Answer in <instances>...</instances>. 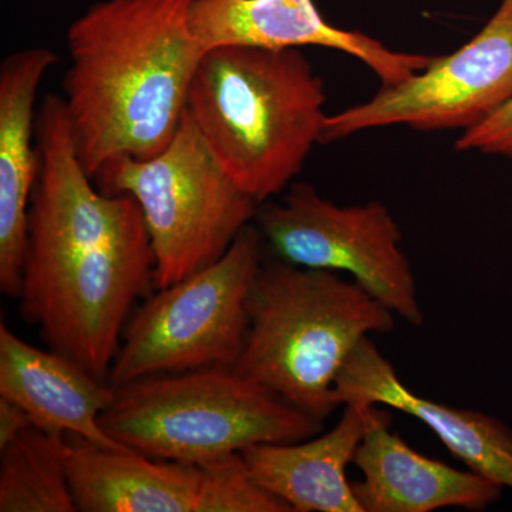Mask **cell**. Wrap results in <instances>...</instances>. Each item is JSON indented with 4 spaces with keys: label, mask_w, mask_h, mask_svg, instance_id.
<instances>
[{
    "label": "cell",
    "mask_w": 512,
    "mask_h": 512,
    "mask_svg": "<svg viewBox=\"0 0 512 512\" xmlns=\"http://www.w3.org/2000/svg\"><path fill=\"white\" fill-rule=\"evenodd\" d=\"M36 148L20 311L49 349L107 382L134 303L154 291L146 221L133 197L87 174L63 97L40 104Z\"/></svg>",
    "instance_id": "obj_1"
},
{
    "label": "cell",
    "mask_w": 512,
    "mask_h": 512,
    "mask_svg": "<svg viewBox=\"0 0 512 512\" xmlns=\"http://www.w3.org/2000/svg\"><path fill=\"white\" fill-rule=\"evenodd\" d=\"M192 2L100 0L67 30L63 100L90 177L117 158L154 157L173 140L205 53Z\"/></svg>",
    "instance_id": "obj_2"
},
{
    "label": "cell",
    "mask_w": 512,
    "mask_h": 512,
    "mask_svg": "<svg viewBox=\"0 0 512 512\" xmlns=\"http://www.w3.org/2000/svg\"><path fill=\"white\" fill-rule=\"evenodd\" d=\"M325 101L301 50L218 46L202 55L185 110L229 177L262 204L320 143Z\"/></svg>",
    "instance_id": "obj_3"
},
{
    "label": "cell",
    "mask_w": 512,
    "mask_h": 512,
    "mask_svg": "<svg viewBox=\"0 0 512 512\" xmlns=\"http://www.w3.org/2000/svg\"><path fill=\"white\" fill-rule=\"evenodd\" d=\"M248 316L234 369L322 421L339 407L336 380L357 346L396 318L352 279L282 259L259 269Z\"/></svg>",
    "instance_id": "obj_4"
},
{
    "label": "cell",
    "mask_w": 512,
    "mask_h": 512,
    "mask_svg": "<svg viewBox=\"0 0 512 512\" xmlns=\"http://www.w3.org/2000/svg\"><path fill=\"white\" fill-rule=\"evenodd\" d=\"M100 424L128 450L200 466L255 444L311 439L325 421L234 367H208L141 377L116 387Z\"/></svg>",
    "instance_id": "obj_5"
},
{
    "label": "cell",
    "mask_w": 512,
    "mask_h": 512,
    "mask_svg": "<svg viewBox=\"0 0 512 512\" xmlns=\"http://www.w3.org/2000/svg\"><path fill=\"white\" fill-rule=\"evenodd\" d=\"M93 180L104 194L137 201L156 256L154 291L217 262L258 212V202L229 177L187 110L156 156L117 158Z\"/></svg>",
    "instance_id": "obj_6"
},
{
    "label": "cell",
    "mask_w": 512,
    "mask_h": 512,
    "mask_svg": "<svg viewBox=\"0 0 512 512\" xmlns=\"http://www.w3.org/2000/svg\"><path fill=\"white\" fill-rule=\"evenodd\" d=\"M262 264L261 234L248 225L217 262L156 289L128 318L107 382L116 389L141 377L235 367Z\"/></svg>",
    "instance_id": "obj_7"
},
{
    "label": "cell",
    "mask_w": 512,
    "mask_h": 512,
    "mask_svg": "<svg viewBox=\"0 0 512 512\" xmlns=\"http://www.w3.org/2000/svg\"><path fill=\"white\" fill-rule=\"evenodd\" d=\"M261 229L282 261L345 272L400 319L421 326L424 313L402 231L379 201L340 207L311 184H295L261 214Z\"/></svg>",
    "instance_id": "obj_8"
},
{
    "label": "cell",
    "mask_w": 512,
    "mask_h": 512,
    "mask_svg": "<svg viewBox=\"0 0 512 512\" xmlns=\"http://www.w3.org/2000/svg\"><path fill=\"white\" fill-rule=\"evenodd\" d=\"M512 99V0L453 55L402 82L383 84L367 103L326 116L320 143L369 128L409 124L416 130L477 126Z\"/></svg>",
    "instance_id": "obj_9"
},
{
    "label": "cell",
    "mask_w": 512,
    "mask_h": 512,
    "mask_svg": "<svg viewBox=\"0 0 512 512\" xmlns=\"http://www.w3.org/2000/svg\"><path fill=\"white\" fill-rule=\"evenodd\" d=\"M190 23L205 52L218 46L328 47L362 60L383 84L402 82L433 60L394 52L373 37L335 28L313 0H194Z\"/></svg>",
    "instance_id": "obj_10"
},
{
    "label": "cell",
    "mask_w": 512,
    "mask_h": 512,
    "mask_svg": "<svg viewBox=\"0 0 512 512\" xmlns=\"http://www.w3.org/2000/svg\"><path fill=\"white\" fill-rule=\"evenodd\" d=\"M339 406H386L420 420L468 470L512 490V430L477 410L420 396L404 384L370 338L357 346L335 384Z\"/></svg>",
    "instance_id": "obj_11"
},
{
    "label": "cell",
    "mask_w": 512,
    "mask_h": 512,
    "mask_svg": "<svg viewBox=\"0 0 512 512\" xmlns=\"http://www.w3.org/2000/svg\"><path fill=\"white\" fill-rule=\"evenodd\" d=\"M57 62L49 47H30L0 66V291L10 298L19 299L22 291L30 197L39 170L37 90Z\"/></svg>",
    "instance_id": "obj_12"
},
{
    "label": "cell",
    "mask_w": 512,
    "mask_h": 512,
    "mask_svg": "<svg viewBox=\"0 0 512 512\" xmlns=\"http://www.w3.org/2000/svg\"><path fill=\"white\" fill-rule=\"evenodd\" d=\"M390 426L392 417L383 412L353 457L363 474V480L352 483L363 512L484 511L500 500L501 485L476 471L424 456Z\"/></svg>",
    "instance_id": "obj_13"
},
{
    "label": "cell",
    "mask_w": 512,
    "mask_h": 512,
    "mask_svg": "<svg viewBox=\"0 0 512 512\" xmlns=\"http://www.w3.org/2000/svg\"><path fill=\"white\" fill-rule=\"evenodd\" d=\"M0 396L25 409L37 429L128 450L100 424L116 389L70 357L29 345L5 323L0 325Z\"/></svg>",
    "instance_id": "obj_14"
},
{
    "label": "cell",
    "mask_w": 512,
    "mask_h": 512,
    "mask_svg": "<svg viewBox=\"0 0 512 512\" xmlns=\"http://www.w3.org/2000/svg\"><path fill=\"white\" fill-rule=\"evenodd\" d=\"M382 413L379 406L346 404L336 426L322 436L255 444L241 453L256 481L292 512H363L348 480V466Z\"/></svg>",
    "instance_id": "obj_15"
},
{
    "label": "cell",
    "mask_w": 512,
    "mask_h": 512,
    "mask_svg": "<svg viewBox=\"0 0 512 512\" xmlns=\"http://www.w3.org/2000/svg\"><path fill=\"white\" fill-rule=\"evenodd\" d=\"M67 474L77 511L195 512L200 466L158 460L74 437Z\"/></svg>",
    "instance_id": "obj_16"
},
{
    "label": "cell",
    "mask_w": 512,
    "mask_h": 512,
    "mask_svg": "<svg viewBox=\"0 0 512 512\" xmlns=\"http://www.w3.org/2000/svg\"><path fill=\"white\" fill-rule=\"evenodd\" d=\"M64 434L32 427L0 448V512H76Z\"/></svg>",
    "instance_id": "obj_17"
},
{
    "label": "cell",
    "mask_w": 512,
    "mask_h": 512,
    "mask_svg": "<svg viewBox=\"0 0 512 512\" xmlns=\"http://www.w3.org/2000/svg\"><path fill=\"white\" fill-rule=\"evenodd\" d=\"M200 471L195 512H292L256 481L242 453L212 458Z\"/></svg>",
    "instance_id": "obj_18"
},
{
    "label": "cell",
    "mask_w": 512,
    "mask_h": 512,
    "mask_svg": "<svg viewBox=\"0 0 512 512\" xmlns=\"http://www.w3.org/2000/svg\"><path fill=\"white\" fill-rule=\"evenodd\" d=\"M456 148L512 157V99L477 126L464 130Z\"/></svg>",
    "instance_id": "obj_19"
},
{
    "label": "cell",
    "mask_w": 512,
    "mask_h": 512,
    "mask_svg": "<svg viewBox=\"0 0 512 512\" xmlns=\"http://www.w3.org/2000/svg\"><path fill=\"white\" fill-rule=\"evenodd\" d=\"M32 427L35 424L25 409L0 396V448L8 446Z\"/></svg>",
    "instance_id": "obj_20"
}]
</instances>
